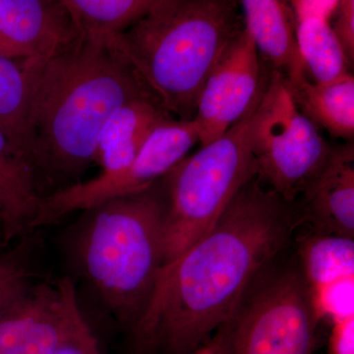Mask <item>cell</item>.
<instances>
[{"label":"cell","instance_id":"6da1fadb","mask_svg":"<svg viewBox=\"0 0 354 354\" xmlns=\"http://www.w3.org/2000/svg\"><path fill=\"white\" fill-rule=\"evenodd\" d=\"M297 225L293 205L258 177L215 227L162 266L143 314L128 335L134 354H189L230 322L258 274Z\"/></svg>","mask_w":354,"mask_h":354},{"label":"cell","instance_id":"7a4b0ae2","mask_svg":"<svg viewBox=\"0 0 354 354\" xmlns=\"http://www.w3.org/2000/svg\"><path fill=\"white\" fill-rule=\"evenodd\" d=\"M143 97L153 95L111 44L79 38L46 60L30 123L29 164L39 196L81 183L109 118Z\"/></svg>","mask_w":354,"mask_h":354},{"label":"cell","instance_id":"3957f363","mask_svg":"<svg viewBox=\"0 0 354 354\" xmlns=\"http://www.w3.org/2000/svg\"><path fill=\"white\" fill-rule=\"evenodd\" d=\"M165 212L160 178L145 190L84 209L64 239L79 274L128 335L164 266Z\"/></svg>","mask_w":354,"mask_h":354},{"label":"cell","instance_id":"277c9868","mask_svg":"<svg viewBox=\"0 0 354 354\" xmlns=\"http://www.w3.org/2000/svg\"><path fill=\"white\" fill-rule=\"evenodd\" d=\"M239 7L230 0H153L146 15L109 44L167 113L193 120L212 70L244 28Z\"/></svg>","mask_w":354,"mask_h":354},{"label":"cell","instance_id":"5b68a950","mask_svg":"<svg viewBox=\"0 0 354 354\" xmlns=\"http://www.w3.org/2000/svg\"><path fill=\"white\" fill-rule=\"evenodd\" d=\"M254 109L220 139L187 156L162 177L164 266L208 234L237 193L257 176L249 144Z\"/></svg>","mask_w":354,"mask_h":354},{"label":"cell","instance_id":"8992f818","mask_svg":"<svg viewBox=\"0 0 354 354\" xmlns=\"http://www.w3.org/2000/svg\"><path fill=\"white\" fill-rule=\"evenodd\" d=\"M249 144L261 183L269 184L270 190L290 205L315 180L333 153L276 71L251 115Z\"/></svg>","mask_w":354,"mask_h":354},{"label":"cell","instance_id":"52a82bcc","mask_svg":"<svg viewBox=\"0 0 354 354\" xmlns=\"http://www.w3.org/2000/svg\"><path fill=\"white\" fill-rule=\"evenodd\" d=\"M319 319L293 270L254 281L225 325V354H312Z\"/></svg>","mask_w":354,"mask_h":354},{"label":"cell","instance_id":"ba28073f","mask_svg":"<svg viewBox=\"0 0 354 354\" xmlns=\"http://www.w3.org/2000/svg\"><path fill=\"white\" fill-rule=\"evenodd\" d=\"M198 142L199 132L194 120L165 121L153 130L125 171L111 176L97 174L41 198L32 230L55 225L73 212L147 189L183 162Z\"/></svg>","mask_w":354,"mask_h":354},{"label":"cell","instance_id":"9c48e42d","mask_svg":"<svg viewBox=\"0 0 354 354\" xmlns=\"http://www.w3.org/2000/svg\"><path fill=\"white\" fill-rule=\"evenodd\" d=\"M271 74L243 28L223 51L198 100L193 120L202 147L220 139L257 106Z\"/></svg>","mask_w":354,"mask_h":354},{"label":"cell","instance_id":"30bf717a","mask_svg":"<svg viewBox=\"0 0 354 354\" xmlns=\"http://www.w3.org/2000/svg\"><path fill=\"white\" fill-rule=\"evenodd\" d=\"M85 322L73 281H36L0 316V354H51Z\"/></svg>","mask_w":354,"mask_h":354},{"label":"cell","instance_id":"8fae6325","mask_svg":"<svg viewBox=\"0 0 354 354\" xmlns=\"http://www.w3.org/2000/svg\"><path fill=\"white\" fill-rule=\"evenodd\" d=\"M79 34L62 0H0V55L48 60Z\"/></svg>","mask_w":354,"mask_h":354},{"label":"cell","instance_id":"7c38bea8","mask_svg":"<svg viewBox=\"0 0 354 354\" xmlns=\"http://www.w3.org/2000/svg\"><path fill=\"white\" fill-rule=\"evenodd\" d=\"M295 208V223H308L315 234L354 241V147L333 148L332 156Z\"/></svg>","mask_w":354,"mask_h":354},{"label":"cell","instance_id":"4fadbf2b","mask_svg":"<svg viewBox=\"0 0 354 354\" xmlns=\"http://www.w3.org/2000/svg\"><path fill=\"white\" fill-rule=\"evenodd\" d=\"M244 28L248 31L261 59L286 82L308 80L297 38V20L290 1L242 0Z\"/></svg>","mask_w":354,"mask_h":354},{"label":"cell","instance_id":"5bb4252c","mask_svg":"<svg viewBox=\"0 0 354 354\" xmlns=\"http://www.w3.org/2000/svg\"><path fill=\"white\" fill-rule=\"evenodd\" d=\"M174 118L153 97L133 100L113 114L104 128L95 164L102 176L125 171L136 158L153 130Z\"/></svg>","mask_w":354,"mask_h":354},{"label":"cell","instance_id":"9a60e30c","mask_svg":"<svg viewBox=\"0 0 354 354\" xmlns=\"http://www.w3.org/2000/svg\"><path fill=\"white\" fill-rule=\"evenodd\" d=\"M46 62L0 55V129L28 164L32 106Z\"/></svg>","mask_w":354,"mask_h":354},{"label":"cell","instance_id":"2e32d148","mask_svg":"<svg viewBox=\"0 0 354 354\" xmlns=\"http://www.w3.org/2000/svg\"><path fill=\"white\" fill-rule=\"evenodd\" d=\"M0 198L4 244L32 232L41 197L30 165L0 129Z\"/></svg>","mask_w":354,"mask_h":354},{"label":"cell","instance_id":"e0dca14e","mask_svg":"<svg viewBox=\"0 0 354 354\" xmlns=\"http://www.w3.org/2000/svg\"><path fill=\"white\" fill-rule=\"evenodd\" d=\"M300 113L332 136L353 139L354 134V78L353 74L329 84L283 80Z\"/></svg>","mask_w":354,"mask_h":354},{"label":"cell","instance_id":"ac0fdd59","mask_svg":"<svg viewBox=\"0 0 354 354\" xmlns=\"http://www.w3.org/2000/svg\"><path fill=\"white\" fill-rule=\"evenodd\" d=\"M79 38L109 44L141 19L153 0H62Z\"/></svg>","mask_w":354,"mask_h":354},{"label":"cell","instance_id":"d6986e66","mask_svg":"<svg viewBox=\"0 0 354 354\" xmlns=\"http://www.w3.org/2000/svg\"><path fill=\"white\" fill-rule=\"evenodd\" d=\"M300 259L305 283L315 290L354 279V241L334 235L315 234L302 239Z\"/></svg>","mask_w":354,"mask_h":354},{"label":"cell","instance_id":"ffe728a7","mask_svg":"<svg viewBox=\"0 0 354 354\" xmlns=\"http://www.w3.org/2000/svg\"><path fill=\"white\" fill-rule=\"evenodd\" d=\"M297 38L307 74L313 78L314 83H333L351 74V66L329 22L300 21L297 22Z\"/></svg>","mask_w":354,"mask_h":354},{"label":"cell","instance_id":"44dd1931","mask_svg":"<svg viewBox=\"0 0 354 354\" xmlns=\"http://www.w3.org/2000/svg\"><path fill=\"white\" fill-rule=\"evenodd\" d=\"M38 244L32 232L10 250L0 253V316L36 283Z\"/></svg>","mask_w":354,"mask_h":354},{"label":"cell","instance_id":"7402d4cb","mask_svg":"<svg viewBox=\"0 0 354 354\" xmlns=\"http://www.w3.org/2000/svg\"><path fill=\"white\" fill-rule=\"evenodd\" d=\"M330 29L342 46L351 66L354 62V1L339 0L330 21Z\"/></svg>","mask_w":354,"mask_h":354},{"label":"cell","instance_id":"603a6c76","mask_svg":"<svg viewBox=\"0 0 354 354\" xmlns=\"http://www.w3.org/2000/svg\"><path fill=\"white\" fill-rule=\"evenodd\" d=\"M51 354H104L99 341L87 322L83 324Z\"/></svg>","mask_w":354,"mask_h":354},{"label":"cell","instance_id":"cb8c5ba5","mask_svg":"<svg viewBox=\"0 0 354 354\" xmlns=\"http://www.w3.org/2000/svg\"><path fill=\"white\" fill-rule=\"evenodd\" d=\"M329 354H354V314L334 319Z\"/></svg>","mask_w":354,"mask_h":354},{"label":"cell","instance_id":"d4e9b609","mask_svg":"<svg viewBox=\"0 0 354 354\" xmlns=\"http://www.w3.org/2000/svg\"><path fill=\"white\" fill-rule=\"evenodd\" d=\"M295 20L297 22L307 19H319L330 23L339 1H290Z\"/></svg>","mask_w":354,"mask_h":354},{"label":"cell","instance_id":"484cf974","mask_svg":"<svg viewBox=\"0 0 354 354\" xmlns=\"http://www.w3.org/2000/svg\"><path fill=\"white\" fill-rule=\"evenodd\" d=\"M189 354H225V326L209 342Z\"/></svg>","mask_w":354,"mask_h":354},{"label":"cell","instance_id":"4316f807","mask_svg":"<svg viewBox=\"0 0 354 354\" xmlns=\"http://www.w3.org/2000/svg\"><path fill=\"white\" fill-rule=\"evenodd\" d=\"M4 245H6V244H4L3 221H2V202L1 198H0V248Z\"/></svg>","mask_w":354,"mask_h":354}]
</instances>
